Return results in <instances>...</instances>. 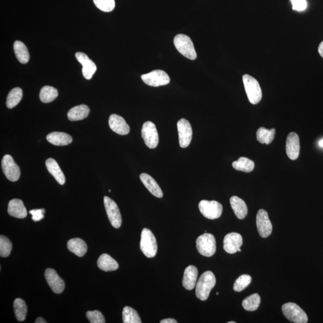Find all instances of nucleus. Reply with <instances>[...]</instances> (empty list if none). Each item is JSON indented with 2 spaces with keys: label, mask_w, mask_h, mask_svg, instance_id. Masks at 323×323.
Returning a JSON list of instances; mask_svg holds the SVG:
<instances>
[{
  "label": "nucleus",
  "mask_w": 323,
  "mask_h": 323,
  "mask_svg": "<svg viewBox=\"0 0 323 323\" xmlns=\"http://www.w3.org/2000/svg\"><path fill=\"white\" fill-rule=\"evenodd\" d=\"M215 283V277L212 272L203 273L196 285V295L198 298L202 301L207 300Z\"/></svg>",
  "instance_id": "1"
},
{
  "label": "nucleus",
  "mask_w": 323,
  "mask_h": 323,
  "mask_svg": "<svg viewBox=\"0 0 323 323\" xmlns=\"http://www.w3.org/2000/svg\"><path fill=\"white\" fill-rule=\"evenodd\" d=\"M243 80L249 101L253 104H258L262 98V92L258 80L248 75H244Z\"/></svg>",
  "instance_id": "2"
},
{
  "label": "nucleus",
  "mask_w": 323,
  "mask_h": 323,
  "mask_svg": "<svg viewBox=\"0 0 323 323\" xmlns=\"http://www.w3.org/2000/svg\"><path fill=\"white\" fill-rule=\"evenodd\" d=\"M175 48L184 57L190 60L197 59V54L191 39L186 35L178 34L174 37Z\"/></svg>",
  "instance_id": "3"
},
{
  "label": "nucleus",
  "mask_w": 323,
  "mask_h": 323,
  "mask_svg": "<svg viewBox=\"0 0 323 323\" xmlns=\"http://www.w3.org/2000/svg\"><path fill=\"white\" fill-rule=\"evenodd\" d=\"M140 248L142 253L148 258L156 255L157 245L156 239L149 229L144 228L141 235Z\"/></svg>",
  "instance_id": "4"
},
{
  "label": "nucleus",
  "mask_w": 323,
  "mask_h": 323,
  "mask_svg": "<svg viewBox=\"0 0 323 323\" xmlns=\"http://www.w3.org/2000/svg\"><path fill=\"white\" fill-rule=\"evenodd\" d=\"M198 252L205 257H211L216 251V241L212 234L205 233L200 235L196 241Z\"/></svg>",
  "instance_id": "5"
},
{
  "label": "nucleus",
  "mask_w": 323,
  "mask_h": 323,
  "mask_svg": "<svg viewBox=\"0 0 323 323\" xmlns=\"http://www.w3.org/2000/svg\"><path fill=\"white\" fill-rule=\"evenodd\" d=\"M282 311L284 316L291 322L295 323H307L308 316L301 307L296 304H285L282 307Z\"/></svg>",
  "instance_id": "6"
},
{
  "label": "nucleus",
  "mask_w": 323,
  "mask_h": 323,
  "mask_svg": "<svg viewBox=\"0 0 323 323\" xmlns=\"http://www.w3.org/2000/svg\"><path fill=\"white\" fill-rule=\"evenodd\" d=\"M199 209L205 217L210 220L219 218L223 212L222 205L215 200H201L199 203Z\"/></svg>",
  "instance_id": "7"
},
{
  "label": "nucleus",
  "mask_w": 323,
  "mask_h": 323,
  "mask_svg": "<svg viewBox=\"0 0 323 323\" xmlns=\"http://www.w3.org/2000/svg\"><path fill=\"white\" fill-rule=\"evenodd\" d=\"M141 135L145 144L150 149H155L159 143V135L156 126L152 122H146L143 124Z\"/></svg>",
  "instance_id": "8"
},
{
  "label": "nucleus",
  "mask_w": 323,
  "mask_h": 323,
  "mask_svg": "<svg viewBox=\"0 0 323 323\" xmlns=\"http://www.w3.org/2000/svg\"><path fill=\"white\" fill-rule=\"evenodd\" d=\"M142 81L147 85L153 87L168 85L170 82V78L164 71L157 70L141 76Z\"/></svg>",
  "instance_id": "9"
},
{
  "label": "nucleus",
  "mask_w": 323,
  "mask_h": 323,
  "mask_svg": "<svg viewBox=\"0 0 323 323\" xmlns=\"http://www.w3.org/2000/svg\"><path fill=\"white\" fill-rule=\"evenodd\" d=\"M104 206L109 220L114 228L118 229L122 225V217L118 205L108 197L104 198Z\"/></svg>",
  "instance_id": "10"
},
{
  "label": "nucleus",
  "mask_w": 323,
  "mask_h": 323,
  "mask_svg": "<svg viewBox=\"0 0 323 323\" xmlns=\"http://www.w3.org/2000/svg\"><path fill=\"white\" fill-rule=\"evenodd\" d=\"M1 164L2 171L7 179L13 182L19 180L20 175V169L10 155H5L2 159Z\"/></svg>",
  "instance_id": "11"
},
{
  "label": "nucleus",
  "mask_w": 323,
  "mask_h": 323,
  "mask_svg": "<svg viewBox=\"0 0 323 323\" xmlns=\"http://www.w3.org/2000/svg\"><path fill=\"white\" fill-rule=\"evenodd\" d=\"M177 129L179 132L180 146L182 148H186L189 146L192 139L193 132L191 124L186 119H180L177 122Z\"/></svg>",
  "instance_id": "12"
},
{
  "label": "nucleus",
  "mask_w": 323,
  "mask_h": 323,
  "mask_svg": "<svg viewBox=\"0 0 323 323\" xmlns=\"http://www.w3.org/2000/svg\"><path fill=\"white\" fill-rule=\"evenodd\" d=\"M256 225L261 237H268L273 232V225L269 219L268 213L264 210L261 209L257 214Z\"/></svg>",
  "instance_id": "13"
},
{
  "label": "nucleus",
  "mask_w": 323,
  "mask_h": 323,
  "mask_svg": "<svg viewBox=\"0 0 323 323\" xmlns=\"http://www.w3.org/2000/svg\"><path fill=\"white\" fill-rule=\"evenodd\" d=\"M243 244L242 236L240 233L232 232L227 234L224 238L223 248L229 254H235Z\"/></svg>",
  "instance_id": "14"
},
{
  "label": "nucleus",
  "mask_w": 323,
  "mask_h": 323,
  "mask_svg": "<svg viewBox=\"0 0 323 323\" xmlns=\"http://www.w3.org/2000/svg\"><path fill=\"white\" fill-rule=\"evenodd\" d=\"M45 278L50 289L55 293H62L65 289V283L54 269L48 268L45 271Z\"/></svg>",
  "instance_id": "15"
},
{
  "label": "nucleus",
  "mask_w": 323,
  "mask_h": 323,
  "mask_svg": "<svg viewBox=\"0 0 323 323\" xmlns=\"http://www.w3.org/2000/svg\"><path fill=\"white\" fill-rule=\"evenodd\" d=\"M76 58L82 65L84 77L86 79L90 80L97 69L95 63L88 57V55L83 52L76 53Z\"/></svg>",
  "instance_id": "16"
},
{
  "label": "nucleus",
  "mask_w": 323,
  "mask_h": 323,
  "mask_svg": "<svg viewBox=\"0 0 323 323\" xmlns=\"http://www.w3.org/2000/svg\"><path fill=\"white\" fill-rule=\"evenodd\" d=\"M286 149L290 159L294 161L298 158L300 153L299 137L295 132H291L287 136Z\"/></svg>",
  "instance_id": "17"
},
{
  "label": "nucleus",
  "mask_w": 323,
  "mask_h": 323,
  "mask_svg": "<svg viewBox=\"0 0 323 323\" xmlns=\"http://www.w3.org/2000/svg\"><path fill=\"white\" fill-rule=\"evenodd\" d=\"M109 126L112 131L121 136H125L130 131L125 120L118 114H111L109 118Z\"/></svg>",
  "instance_id": "18"
},
{
  "label": "nucleus",
  "mask_w": 323,
  "mask_h": 323,
  "mask_svg": "<svg viewBox=\"0 0 323 323\" xmlns=\"http://www.w3.org/2000/svg\"><path fill=\"white\" fill-rule=\"evenodd\" d=\"M198 276V271L195 266L190 265L185 269L183 278V287L188 291L195 288Z\"/></svg>",
  "instance_id": "19"
},
{
  "label": "nucleus",
  "mask_w": 323,
  "mask_h": 323,
  "mask_svg": "<svg viewBox=\"0 0 323 323\" xmlns=\"http://www.w3.org/2000/svg\"><path fill=\"white\" fill-rule=\"evenodd\" d=\"M140 179L145 187L148 189L149 191L154 197L158 198H162L163 197V192L157 182L155 181L154 178L152 177L151 175L146 174V173H142L140 175Z\"/></svg>",
  "instance_id": "20"
},
{
  "label": "nucleus",
  "mask_w": 323,
  "mask_h": 323,
  "mask_svg": "<svg viewBox=\"0 0 323 323\" xmlns=\"http://www.w3.org/2000/svg\"><path fill=\"white\" fill-rule=\"evenodd\" d=\"M8 213L12 217L24 218L27 216V212L21 200L14 199L10 200L8 206Z\"/></svg>",
  "instance_id": "21"
},
{
  "label": "nucleus",
  "mask_w": 323,
  "mask_h": 323,
  "mask_svg": "<svg viewBox=\"0 0 323 323\" xmlns=\"http://www.w3.org/2000/svg\"><path fill=\"white\" fill-rule=\"evenodd\" d=\"M230 203L236 217L239 219H244L248 214V208L246 202L241 198L233 196L231 198Z\"/></svg>",
  "instance_id": "22"
},
{
  "label": "nucleus",
  "mask_w": 323,
  "mask_h": 323,
  "mask_svg": "<svg viewBox=\"0 0 323 323\" xmlns=\"http://www.w3.org/2000/svg\"><path fill=\"white\" fill-rule=\"evenodd\" d=\"M46 166L48 171L52 175L57 182L61 185L65 184V177L57 161L52 158H49L46 161Z\"/></svg>",
  "instance_id": "23"
},
{
  "label": "nucleus",
  "mask_w": 323,
  "mask_h": 323,
  "mask_svg": "<svg viewBox=\"0 0 323 323\" xmlns=\"http://www.w3.org/2000/svg\"><path fill=\"white\" fill-rule=\"evenodd\" d=\"M47 140L55 146H67L73 141L72 137L64 132H53L48 134Z\"/></svg>",
  "instance_id": "24"
},
{
  "label": "nucleus",
  "mask_w": 323,
  "mask_h": 323,
  "mask_svg": "<svg viewBox=\"0 0 323 323\" xmlns=\"http://www.w3.org/2000/svg\"><path fill=\"white\" fill-rule=\"evenodd\" d=\"M67 247L71 252L80 258L85 256L88 250L87 245L80 238H73L68 241Z\"/></svg>",
  "instance_id": "25"
},
{
  "label": "nucleus",
  "mask_w": 323,
  "mask_h": 323,
  "mask_svg": "<svg viewBox=\"0 0 323 323\" xmlns=\"http://www.w3.org/2000/svg\"><path fill=\"white\" fill-rule=\"evenodd\" d=\"M98 268L105 272L114 271L119 268V264L108 254H103L97 261Z\"/></svg>",
  "instance_id": "26"
},
{
  "label": "nucleus",
  "mask_w": 323,
  "mask_h": 323,
  "mask_svg": "<svg viewBox=\"0 0 323 323\" xmlns=\"http://www.w3.org/2000/svg\"><path fill=\"white\" fill-rule=\"evenodd\" d=\"M90 109L87 106L80 105L75 107L68 111L67 116L71 121H78L85 119L90 114Z\"/></svg>",
  "instance_id": "27"
},
{
  "label": "nucleus",
  "mask_w": 323,
  "mask_h": 323,
  "mask_svg": "<svg viewBox=\"0 0 323 323\" xmlns=\"http://www.w3.org/2000/svg\"><path fill=\"white\" fill-rule=\"evenodd\" d=\"M14 49L15 55L19 61L23 64L27 63L30 60V54L26 46L20 41H16L14 43Z\"/></svg>",
  "instance_id": "28"
},
{
  "label": "nucleus",
  "mask_w": 323,
  "mask_h": 323,
  "mask_svg": "<svg viewBox=\"0 0 323 323\" xmlns=\"http://www.w3.org/2000/svg\"><path fill=\"white\" fill-rule=\"evenodd\" d=\"M276 133V131L274 128L269 130L264 127H261L257 131V139L261 144H270L274 141Z\"/></svg>",
  "instance_id": "29"
},
{
  "label": "nucleus",
  "mask_w": 323,
  "mask_h": 323,
  "mask_svg": "<svg viewBox=\"0 0 323 323\" xmlns=\"http://www.w3.org/2000/svg\"><path fill=\"white\" fill-rule=\"evenodd\" d=\"M254 162L245 157H241L238 161L232 163L234 169L244 172H251L254 169Z\"/></svg>",
  "instance_id": "30"
},
{
  "label": "nucleus",
  "mask_w": 323,
  "mask_h": 323,
  "mask_svg": "<svg viewBox=\"0 0 323 323\" xmlns=\"http://www.w3.org/2000/svg\"><path fill=\"white\" fill-rule=\"evenodd\" d=\"M58 92L57 89L50 86H46L40 91V99L44 103H51L57 98Z\"/></svg>",
  "instance_id": "31"
},
{
  "label": "nucleus",
  "mask_w": 323,
  "mask_h": 323,
  "mask_svg": "<svg viewBox=\"0 0 323 323\" xmlns=\"http://www.w3.org/2000/svg\"><path fill=\"white\" fill-rule=\"evenodd\" d=\"M23 96L22 89L15 88L10 91L7 98L6 106L10 109L14 108L21 101Z\"/></svg>",
  "instance_id": "32"
},
{
  "label": "nucleus",
  "mask_w": 323,
  "mask_h": 323,
  "mask_svg": "<svg viewBox=\"0 0 323 323\" xmlns=\"http://www.w3.org/2000/svg\"><path fill=\"white\" fill-rule=\"evenodd\" d=\"M14 307L16 319L19 322L24 321L27 317V307L24 300L20 298L15 299Z\"/></svg>",
  "instance_id": "33"
},
{
  "label": "nucleus",
  "mask_w": 323,
  "mask_h": 323,
  "mask_svg": "<svg viewBox=\"0 0 323 323\" xmlns=\"http://www.w3.org/2000/svg\"><path fill=\"white\" fill-rule=\"evenodd\" d=\"M261 297L258 293H254L246 297L243 301V307L246 311H254L258 309L261 304Z\"/></svg>",
  "instance_id": "34"
},
{
  "label": "nucleus",
  "mask_w": 323,
  "mask_h": 323,
  "mask_svg": "<svg viewBox=\"0 0 323 323\" xmlns=\"http://www.w3.org/2000/svg\"><path fill=\"white\" fill-rule=\"evenodd\" d=\"M124 323H141V320L138 312L129 307H125L122 312Z\"/></svg>",
  "instance_id": "35"
},
{
  "label": "nucleus",
  "mask_w": 323,
  "mask_h": 323,
  "mask_svg": "<svg viewBox=\"0 0 323 323\" xmlns=\"http://www.w3.org/2000/svg\"><path fill=\"white\" fill-rule=\"evenodd\" d=\"M251 277L249 275L244 274L239 277L236 279L235 283L233 284L234 291L240 292L245 289L250 285L251 282Z\"/></svg>",
  "instance_id": "36"
},
{
  "label": "nucleus",
  "mask_w": 323,
  "mask_h": 323,
  "mask_svg": "<svg viewBox=\"0 0 323 323\" xmlns=\"http://www.w3.org/2000/svg\"><path fill=\"white\" fill-rule=\"evenodd\" d=\"M12 250V244L6 236H0V256L2 258L8 257Z\"/></svg>",
  "instance_id": "37"
},
{
  "label": "nucleus",
  "mask_w": 323,
  "mask_h": 323,
  "mask_svg": "<svg viewBox=\"0 0 323 323\" xmlns=\"http://www.w3.org/2000/svg\"><path fill=\"white\" fill-rule=\"evenodd\" d=\"M93 1L98 9L104 12L113 11L115 7L114 0H93Z\"/></svg>",
  "instance_id": "38"
},
{
  "label": "nucleus",
  "mask_w": 323,
  "mask_h": 323,
  "mask_svg": "<svg viewBox=\"0 0 323 323\" xmlns=\"http://www.w3.org/2000/svg\"><path fill=\"white\" fill-rule=\"evenodd\" d=\"M89 321L91 323H105L104 315L99 311H88L86 312Z\"/></svg>",
  "instance_id": "39"
},
{
  "label": "nucleus",
  "mask_w": 323,
  "mask_h": 323,
  "mask_svg": "<svg viewBox=\"0 0 323 323\" xmlns=\"http://www.w3.org/2000/svg\"><path fill=\"white\" fill-rule=\"evenodd\" d=\"M291 2L294 10L302 12L307 9V0H291Z\"/></svg>",
  "instance_id": "40"
},
{
  "label": "nucleus",
  "mask_w": 323,
  "mask_h": 323,
  "mask_svg": "<svg viewBox=\"0 0 323 323\" xmlns=\"http://www.w3.org/2000/svg\"><path fill=\"white\" fill-rule=\"evenodd\" d=\"M30 213L32 215V219L34 220V222H39V221L42 220L43 218H44L45 210H32L30 211Z\"/></svg>",
  "instance_id": "41"
},
{
  "label": "nucleus",
  "mask_w": 323,
  "mask_h": 323,
  "mask_svg": "<svg viewBox=\"0 0 323 323\" xmlns=\"http://www.w3.org/2000/svg\"><path fill=\"white\" fill-rule=\"evenodd\" d=\"M161 323H177V322L175 319H167L161 320L160 322Z\"/></svg>",
  "instance_id": "42"
},
{
  "label": "nucleus",
  "mask_w": 323,
  "mask_h": 323,
  "mask_svg": "<svg viewBox=\"0 0 323 323\" xmlns=\"http://www.w3.org/2000/svg\"><path fill=\"white\" fill-rule=\"evenodd\" d=\"M319 52L320 56L323 58V42L320 43L319 47Z\"/></svg>",
  "instance_id": "43"
},
{
  "label": "nucleus",
  "mask_w": 323,
  "mask_h": 323,
  "mask_svg": "<svg viewBox=\"0 0 323 323\" xmlns=\"http://www.w3.org/2000/svg\"><path fill=\"white\" fill-rule=\"evenodd\" d=\"M35 323H46L47 322L45 321V320L42 318L39 317L38 318V319L35 320Z\"/></svg>",
  "instance_id": "44"
},
{
  "label": "nucleus",
  "mask_w": 323,
  "mask_h": 323,
  "mask_svg": "<svg viewBox=\"0 0 323 323\" xmlns=\"http://www.w3.org/2000/svg\"><path fill=\"white\" fill-rule=\"evenodd\" d=\"M319 145L320 147H323V139L319 142Z\"/></svg>",
  "instance_id": "45"
},
{
  "label": "nucleus",
  "mask_w": 323,
  "mask_h": 323,
  "mask_svg": "<svg viewBox=\"0 0 323 323\" xmlns=\"http://www.w3.org/2000/svg\"><path fill=\"white\" fill-rule=\"evenodd\" d=\"M238 251H239V252H241V249H240V248H239Z\"/></svg>",
  "instance_id": "46"
},
{
  "label": "nucleus",
  "mask_w": 323,
  "mask_h": 323,
  "mask_svg": "<svg viewBox=\"0 0 323 323\" xmlns=\"http://www.w3.org/2000/svg\"><path fill=\"white\" fill-rule=\"evenodd\" d=\"M228 323H235V322H228Z\"/></svg>",
  "instance_id": "47"
},
{
  "label": "nucleus",
  "mask_w": 323,
  "mask_h": 323,
  "mask_svg": "<svg viewBox=\"0 0 323 323\" xmlns=\"http://www.w3.org/2000/svg\"><path fill=\"white\" fill-rule=\"evenodd\" d=\"M218 294H219V293H218V292H217V293H216V294H217V295H218Z\"/></svg>",
  "instance_id": "48"
}]
</instances>
